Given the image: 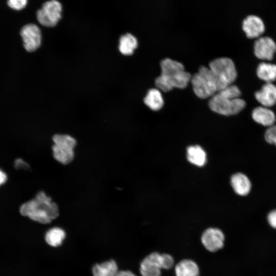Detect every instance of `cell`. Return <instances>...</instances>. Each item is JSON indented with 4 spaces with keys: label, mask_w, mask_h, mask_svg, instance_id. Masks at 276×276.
<instances>
[{
    "label": "cell",
    "mask_w": 276,
    "mask_h": 276,
    "mask_svg": "<svg viewBox=\"0 0 276 276\" xmlns=\"http://www.w3.org/2000/svg\"><path fill=\"white\" fill-rule=\"evenodd\" d=\"M241 95V91L238 86L230 85L211 97L209 106L213 111L221 115L236 114L246 106L245 101L240 98Z\"/></svg>",
    "instance_id": "3957f363"
},
{
    "label": "cell",
    "mask_w": 276,
    "mask_h": 276,
    "mask_svg": "<svg viewBox=\"0 0 276 276\" xmlns=\"http://www.w3.org/2000/svg\"><path fill=\"white\" fill-rule=\"evenodd\" d=\"M190 81L195 94L200 99L212 97L219 91L216 79L209 67H200Z\"/></svg>",
    "instance_id": "277c9868"
},
{
    "label": "cell",
    "mask_w": 276,
    "mask_h": 276,
    "mask_svg": "<svg viewBox=\"0 0 276 276\" xmlns=\"http://www.w3.org/2000/svg\"><path fill=\"white\" fill-rule=\"evenodd\" d=\"M59 211L57 204L42 191L33 199L22 204L19 209L21 215L42 224L49 223L57 218Z\"/></svg>",
    "instance_id": "7a4b0ae2"
},
{
    "label": "cell",
    "mask_w": 276,
    "mask_h": 276,
    "mask_svg": "<svg viewBox=\"0 0 276 276\" xmlns=\"http://www.w3.org/2000/svg\"><path fill=\"white\" fill-rule=\"evenodd\" d=\"M199 268L193 260L184 259L175 266L176 276H199Z\"/></svg>",
    "instance_id": "2e32d148"
},
{
    "label": "cell",
    "mask_w": 276,
    "mask_h": 276,
    "mask_svg": "<svg viewBox=\"0 0 276 276\" xmlns=\"http://www.w3.org/2000/svg\"><path fill=\"white\" fill-rule=\"evenodd\" d=\"M52 146L54 158L63 165L71 163L74 158V149L76 146V140L67 134H55L53 136Z\"/></svg>",
    "instance_id": "8992f818"
},
{
    "label": "cell",
    "mask_w": 276,
    "mask_h": 276,
    "mask_svg": "<svg viewBox=\"0 0 276 276\" xmlns=\"http://www.w3.org/2000/svg\"><path fill=\"white\" fill-rule=\"evenodd\" d=\"M28 0H8L7 5L11 9L20 11L27 5Z\"/></svg>",
    "instance_id": "cb8c5ba5"
},
{
    "label": "cell",
    "mask_w": 276,
    "mask_h": 276,
    "mask_svg": "<svg viewBox=\"0 0 276 276\" xmlns=\"http://www.w3.org/2000/svg\"><path fill=\"white\" fill-rule=\"evenodd\" d=\"M231 185L235 193L240 196L248 195L252 189V183L245 174L237 172L231 177Z\"/></svg>",
    "instance_id": "5bb4252c"
},
{
    "label": "cell",
    "mask_w": 276,
    "mask_h": 276,
    "mask_svg": "<svg viewBox=\"0 0 276 276\" xmlns=\"http://www.w3.org/2000/svg\"><path fill=\"white\" fill-rule=\"evenodd\" d=\"M225 237L219 228L210 227L203 233L201 241L205 248L211 252H216L223 248Z\"/></svg>",
    "instance_id": "9c48e42d"
},
{
    "label": "cell",
    "mask_w": 276,
    "mask_h": 276,
    "mask_svg": "<svg viewBox=\"0 0 276 276\" xmlns=\"http://www.w3.org/2000/svg\"><path fill=\"white\" fill-rule=\"evenodd\" d=\"M137 39L131 34L127 33L120 38L119 51L124 55H131L137 47Z\"/></svg>",
    "instance_id": "44dd1931"
},
{
    "label": "cell",
    "mask_w": 276,
    "mask_h": 276,
    "mask_svg": "<svg viewBox=\"0 0 276 276\" xmlns=\"http://www.w3.org/2000/svg\"><path fill=\"white\" fill-rule=\"evenodd\" d=\"M144 102L153 111L159 110L164 105V99L160 90L158 88L149 89L144 99Z\"/></svg>",
    "instance_id": "d6986e66"
},
{
    "label": "cell",
    "mask_w": 276,
    "mask_h": 276,
    "mask_svg": "<svg viewBox=\"0 0 276 276\" xmlns=\"http://www.w3.org/2000/svg\"><path fill=\"white\" fill-rule=\"evenodd\" d=\"M15 167L17 169L22 168L28 169L30 168L29 165L20 158H18L15 161Z\"/></svg>",
    "instance_id": "4316f807"
},
{
    "label": "cell",
    "mask_w": 276,
    "mask_h": 276,
    "mask_svg": "<svg viewBox=\"0 0 276 276\" xmlns=\"http://www.w3.org/2000/svg\"><path fill=\"white\" fill-rule=\"evenodd\" d=\"M162 255V267L164 269H170L173 267L174 264L173 258L167 254Z\"/></svg>",
    "instance_id": "d4e9b609"
},
{
    "label": "cell",
    "mask_w": 276,
    "mask_h": 276,
    "mask_svg": "<svg viewBox=\"0 0 276 276\" xmlns=\"http://www.w3.org/2000/svg\"><path fill=\"white\" fill-rule=\"evenodd\" d=\"M255 97L261 106L270 107L276 104V86L272 83H265L255 94Z\"/></svg>",
    "instance_id": "4fadbf2b"
},
{
    "label": "cell",
    "mask_w": 276,
    "mask_h": 276,
    "mask_svg": "<svg viewBox=\"0 0 276 276\" xmlns=\"http://www.w3.org/2000/svg\"><path fill=\"white\" fill-rule=\"evenodd\" d=\"M255 122L265 127H270L275 124L276 116L268 107L260 106L255 108L251 113Z\"/></svg>",
    "instance_id": "9a60e30c"
},
{
    "label": "cell",
    "mask_w": 276,
    "mask_h": 276,
    "mask_svg": "<svg viewBox=\"0 0 276 276\" xmlns=\"http://www.w3.org/2000/svg\"><path fill=\"white\" fill-rule=\"evenodd\" d=\"M264 139L267 143L276 147V125L267 128L264 133Z\"/></svg>",
    "instance_id": "603a6c76"
},
{
    "label": "cell",
    "mask_w": 276,
    "mask_h": 276,
    "mask_svg": "<svg viewBox=\"0 0 276 276\" xmlns=\"http://www.w3.org/2000/svg\"><path fill=\"white\" fill-rule=\"evenodd\" d=\"M188 161L197 166H203L206 163V156L204 150L199 145L191 146L187 148Z\"/></svg>",
    "instance_id": "ffe728a7"
},
{
    "label": "cell",
    "mask_w": 276,
    "mask_h": 276,
    "mask_svg": "<svg viewBox=\"0 0 276 276\" xmlns=\"http://www.w3.org/2000/svg\"><path fill=\"white\" fill-rule=\"evenodd\" d=\"M116 276H136L133 272L129 270L119 271Z\"/></svg>",
    "instance_id": "83f0119b"
},
{
    "label": "cell",
    "mask_w": 276,
    "mask_h": 276,
    "mask_svg": "<svg viewBox=\"0 0 276 276\" xmlns=\"http://www.w3.org/2000/svg\"><path fill=\"white\" fill-rule=\"evenodd\" d=\"M160 68L161 74L155 79V84L158 89L164 92L174 88L183 89L191 81L192 76L177 61L165 58L160 62Z\"/></svg>",
    "instance_id": "6da1fadb"
},
{
    "label": "cell",
    "mask_w": 276,
    "mask_h": 276,
    "mask_svg": "<svg viewBox=\"0 0 276 276\" xmlns=\"http://www.w3.org/2000/svg\"><path fill=\"white\" fill-rule=\"evenodd\" d=\"M254 52L256 57L261 60H271L276 52V43L269 37H261L255 42Z\"/></svg>",
    "instance_id": "8fae6325"
},
{
    "label": "cell",
    "mask_w": 276,
    "mask_h": 276,
    "mask_svg": "<svg viewBox=\"0 0 276 276\" xmlns=\"http://www.w3.org/2000/svg\"><path fill=\"white\" fill-rule=\"evenodd\" d=\"M62 6L57 0L45 2L37 10L36 17L41 25L47 27L56 26L61 18Z\"/></svg>",
    "instance_id": "52a82bcc"
},
{
    "label": "cell",
    "mask_w": 276,
    "mask_h": 276,
    "mask_svg": "<svg viewBox=\"0 0 276 276\" xmlns=\"http://www.w3.org/2000/svg\"><path fill=\"white\" fill-rule=\"evenodd\" d=\"M242 29L248 38H258L264 32L265 26L259 17L251 15L243 20Z\"/></svg>",
    "instance_id": "7c38bea8"
},
{
    "label": "cell",
    "mask_w": 276,
    "mask_h": 276,
    "mask_svg": "<svg viewBox=\"0 0 276 276\" xmlns=\"http://www.w3.org/2000/svg\"><path fill=\"white\" fill-rule=\"evenodd\" d=\"M209 67L215 76L219 91L233 84L237 73L233 60L227 57L215 59L209 63Z\"/></svg>",
    "instance_id": "5b68a950"
},
{
    "label": "cell",
    "mask_w": 276,
    "mask_h": 276,
    "mask_svg": "<svg viewBox=\"0 0 276 276\" xmlns=\"http://www.w3.org/2000/svg\"><path fill=\"white\" fill-rule=\"evenodd\" d=\"M256 73L258 78L265 83H272L276 80V64L261 62L257 66Z\"/></svg>",
    "instance_id": "e0dca14e"
},
{
    "label": "cell",
    "mask_w": 276,
    "mask_h": 276,
    "mask_svg": "<svg viewBox=\"0 0 276 276\" xmlns=\"http://www.w3.org/2000/svg\"><path fill=\"white\" fill-rule=\"evenodd\" d=\"M118 271L117 264L113 260L96 264L92 268L94 276H116Z\"/></svg>",
    "instance_id": "ac0fdd59"
},
{
    "label": "cell",
    "mask_w": 276,
    "mask_h": 276,
    "mask_svg": "<svg viewBox=\"0 0 276 276\" xmlns=\"http://www.w3.org/2000/svg\"><path fill=\"white\" fill-rule=\"evenodd\" d=\"M65 233L60 227H54L50 229L45 234V240L51 246H60L65 237Z\"/></svg>",
    "instance_id": "7402d4cb"
},
{
    "label": "cell",
    "mask_w": 276,
    "mask_h": 276,
    "mask_svg": "<svg viewBox=\"0 0 276 276\" xmlns=\"http://www.w3.org/2000/svg\"><path fill=\"white\" fill-rule=\"evenodd\" d=\"M162 255L153 252L146 257L140 264V271L142 276H161Z\"/></svg>",
    "instance_id": "30bf717a"
},
{
    "label": "cell",
    "mask_w": 276,
    "mask_h": 276,
    "mask_svg": "<svg viewBox=\"0 0 276 276\" xmlns=\"http://www.w3.org/2000/svg\"><path fill=\"white\" fill-rule=\"evenodd\" d=\"M7 179V175L5 172L0 170V186L4 183Z\"/></svg>",
    "instance_id": "f1b7e54d"
},
{
    "label": "cell",
    "mask_w": 276,
    "mask_h": 276,
    "mask_svg": "<svg viewBox=\"0 0 276 276\" xmlns=\"http://www.w3.org/2000/svg\"><path fill=\"white\" fill-rule=\"evenodd\" d=\"M267 220L269 225L276 229V209L272 210L268 213Z\"/></svg>",
    "instance_id": "484cf974"
},
{
    "label": "cell",
    "mask_w": 276,
    "mask_h": 276,
    "mask_svg": "<svg viewBox=\"0 0 276 276\" xmlns=\"http://www.w3.org/2000/svg\"><path fill=\"white\" fill-rule=\"evenodd\" d=\"M20 33L24 48L27 51H35L40 47L42 37L38 26L34 24H27L22 27Z\"/></svg>",
    "instance_id": "ba28073f"
}]
</instances>
